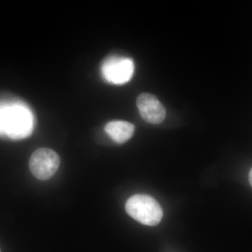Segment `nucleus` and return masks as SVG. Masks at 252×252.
I'll return each instance as SVG.
<instances>
[{
	"instance_id": "7ed1b4c3",
	"label": "nucleus",
	"mask_w": 252,
	"mask_h": 252,
	"mask_svg": "<svg viewBox=\"0 0 252 252\" xmlns=\"http://www.w3.org/2000/svg\"><path fill=\"white\" fill-rule=\"evenodd\" d=\"M135 65L132 59L113 56L104 60L101 72L106 81L113 84L122 85L130 80Z\"/></svg>"
},
{
	"instance_id": "f03ea898",
	"label": "nucleus",
	"mask_w": 252,
	"mask_h": 252,
	"mask_svg": "<svg viewBox=\"0 0 252 252\" xmlns=\"http://www.w3.org/2000/svg\"><path fill=\"white\" fill-rule=\"evenodd\" d=\"M127 213L142 224L154 226L160 223L163 212L157 200L148 195H132L126 203Z\"/></svg>"
},
{
	"instance_id": "20e7f679",
	"label": "nucleus",
	"mask_w": 252,
	"mask_h": 252,
	"mask_svg": "<svg viewBox=\"0 0 252 252\" xmlns=\"http://www.w3.org/2000/svg\"><path fill=\"white\" fill-rule=\"evenodd\" d=\"M60 162L59 156L52 149H38L30 159V169L38 180H47L57 172Z\"/></svg>"
},
{
	"instance_id": "39448f33",
	"label": "nucleus",
	"mask_w": 252,
	"mask_h": 252,
	"mask_svg": "<svg viewBox=\"0 0 252 252\" xmlns=\"http://www.w3.org/2000/svg\"><path fill=\"white\" fill-rule=\"evenodd\" d=\"M136 103L141 117L146 122L158 124L163 122L166 116V111L154 94L147 93L140 94Z\"/></svg>"
},
{
	"instance_id": "423d86ee",
	"label": "nucleus",
	"mask_w": 252,
	"mask_h": 252,
	"mask_svg": "<svg viewBox=\"0 0 252 252\" xmlns=\"http://www.w3.org/2000/svg\"><path fill=\"white\" fill-rule=\"evenodd\" d=\"M104 130L117 143L122 144L130 140L135 132V126L124 121H114L106 124Z\"/></svg>"
},
{
	"instance_id": "f257e3e1",
	"label": "nucleus",
	"mask_w": 252,
	"mask_h": 252,
	"mask_svg": "<svg viewBox=\"0 0 252 252\" xmlns=\"http://www.w3.org/2000/svg\"><path fill=\"white\" fill-rule=\"evenodd\" d=\"M34 118L31 111L21 104L0 107V136L22 140L31 135Z\"/></svg>"
},
{
	"instance_id": "0eeeda50",
	"label": "nucleus",
	"mask_w": 252,
	"mask_h": 252,
	"mask_svg": "<svg viewBox=\"0 0 252 252\" xmlns=\"http://www.w3.org/2000/svg\"><path fill=\"white\" fill-rule=\"evenodd\" d=\"M249 180H250V185L252 187V167L251 170H250V173H249Z\"/></svg>"
}]
</instances>
